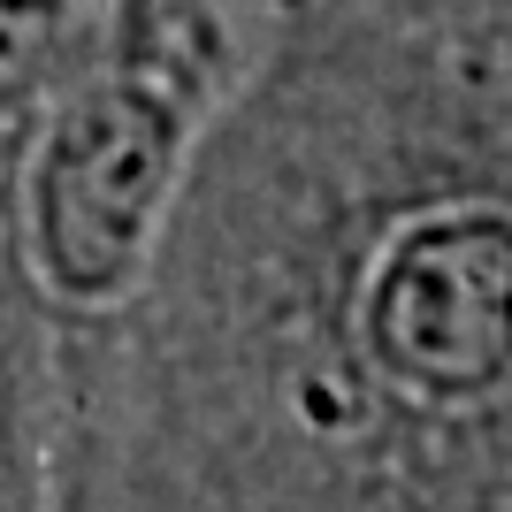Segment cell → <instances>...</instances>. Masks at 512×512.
Masks as SVG:
<instances>
[{
  "label": "cell",
  "mask_w": 512,
  "mask_h": 512,
  "mask_svg": "<svg viewBox=\"0 0 512 512\" xmlns=\"http://www.w3.org/2000/svg\"><path fill=\"white\" fill-rule=\"evenodd\" d=\"M192 115L184 92L130 62H100L54 92L23 161V253L46 299L100 314L146 283L184 184Z\"/></svg>",
  "instance_id": "obj_1"
},
{
  "label": "cell",
  "mask_w": 512,
  "mask_h": 512,
  "mask_svg": "<svg viewBox=\"0 0 512 512\" xmlns=\"http://www.w3.org/2000/svg\"><path fill=\"white\" fill-rule=\"evenodd\" d=\"M360 352L413 406H490L512 390V207L406 214L360 276Z\"/></svg>",
  "instance_id": "obj_2"
},
{
  "label": "cell",
  "mask_w": 512,
  "mask_h": 512,
  "mask_svg": "<svg viewBox=\"0 0 512 512\" xmlns=\"http://www.w3.org/2000/svg\"><path fill=\"white\" fill-rule=\"evenodd\" d=\"M107 62H130L138 77L184 92V100H207V69H214V16L207 0H123V23H115V54Z\"/></svg>",
  "instance_id": "obj_3"
},
{
  "label": "cell",
  "mask_w": 512,
  "mask_h": 512,
  "mask_svg": "<svg viewBox=\"0 0 512 512\" xmlns=\"http://www.w3.org/2000/svg\"><path fill=\"white\" fill-rule=\"evenodd\" d=\"M77 0H0V100H23L62 62Z\"/></svg>",
  "instance_id": "obj_4"
}]
</instances>
